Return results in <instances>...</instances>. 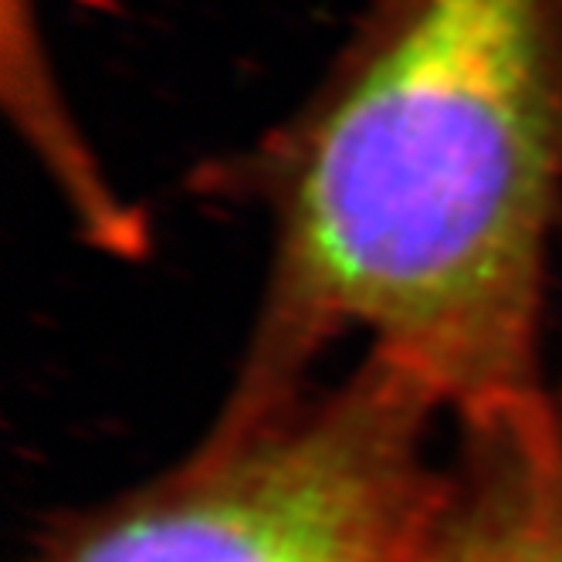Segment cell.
<instances>
[{"label": "cell", "instance_id": "obj_1", "mask_svg": "<svg viewBox=\"0 0 562 562\" xmlns=\"http://www.w3.org/2000/svg\"><path fill=\"white\" fill-rule=\"evenodd\" d=\"M251 190L265 289L231 400L352 342L451 424L536 393L562 227V0H373Z\"/></svg>", "mask_w": 562, "mask_h": 562}, {"label": "cell", "instance_id": "obj_2", "mask_svg": "<svg viewBox=\"0 0 562 562\" xmlns=\"http://www.w3.org/2000/svg\"><path fill=\"white\" fill-rule=\"evenodd\" d=\"M445 420L373 356L292 393L227 396L187 458L68 518L27 562H427Z\"/></svg>", "mask_w": 562, "mask_h": 562}, {"label": "cell", "instance_id": "obj_3", "mask_svg": "<svg viewBox=\"0 0 562 562\" xmlns=\"http://www.w3.org/2000/svg\"><path fill=\"white\" fill-rule=\"evenodd\" d=\"M427 562H562V373L454 424Z\"/></svg>", "mask_w": 562, "mask_h": 562}]
</instances>
